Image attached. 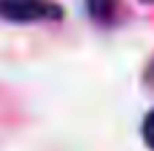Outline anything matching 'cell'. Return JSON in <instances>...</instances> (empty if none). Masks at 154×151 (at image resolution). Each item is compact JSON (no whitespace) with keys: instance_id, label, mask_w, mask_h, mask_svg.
Wrapping results in <instances>:
<instances>
[{"instance_id":"3","label":"cell","mask_w":154,"mask_h":151,"mask_svg":"<svg viewBox=\"0 0 154 151\" xmlns=\"http://www.w3.org/2000/svg\"><path fill=\"white\" fill-rule=\"evenodd\" d=\"M143 140H146V146L154 151V111L146 116V122H143Z\"/></svg>"},{"instance_id":"1","label":"cell","mask_w":154,"mask_h":151,"mask_svg":"<svg viewBox=\"0 0 154 151\" xmlns=\"http://www.w3.org/2000/svg\"><path fill=\"white\" fill-rule=\"evenodd\" d=\"M62 16V8L51 0H0V19L14 24L54 22Z\"/></svg>"},{"instance_id":"2","label":"cell","mask_w":154,"mask_h":151,"mask_svg":"<svg viewBox=\"0 0 154 151\" xmlns=\"http://www.w3.org/2000/svg\"><path fill=\"white\" fill-rule=\"evenodd\" d=\"M87 8H89L92 19L111 22L114 19V11H116V0H87Z\"/></svg>"}]
</instances>
